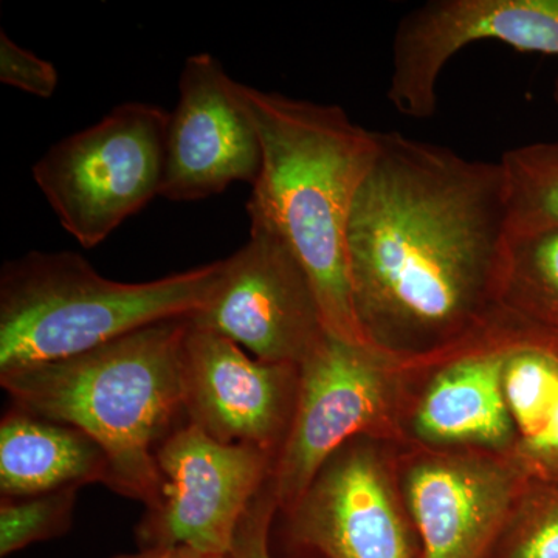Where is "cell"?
<instances>
[{"instance_id":"obj_1","label":"cell","mask_w":558,"mask_h":558,"mask_svg":"<svg viewBox=\"0 0 558 558\" xmlns=\"http://www.w3.org/2000/svg\"><path fill=\"white\" fill-rule=\"evenodd\" d=\"M352 207L348 271L368 343L424 354L481 332L501 310L509 255L499 161L376 131Z\"/></svg>"},{"instance_id":"obj_2","label":"cell","mask_w":558,"mask_h":558,"mask_svg":"<svg viewBox=\"0 0 558 558\" xmlns=\"http://www.w3.org/2000/svg\"><path fill=\"white\" fill-rule=\"evenodd\" d=\"M259 131L263 167L247 202L250 219L281 238L310 275L326 329L368 343L352 304L348 227L376 156V131L347 110L242 84Z\"/></svg>"},{"instance_id":"obj_3","label":"cell","mask_w":558,"mask_h":558,"mask_svg":"<svg viewBox=\"0 0 558 558\" xmlns=\"http://www.w3.org/2000/svg\"><path fill=\"white\" fill-rule=\"evenodd\" d=\"M189 317L154 323L57 362L0 373L10 403L87 433L109 458L108 487L143 502L160 498L157 450L189 424L182 349Z\"/></svg>"},{"instance_id":"obj_4","label":"cell","mask_w":558,"mask_h":558,"mask_svg":"<svg viewBox=\"0 0 558 558\" xmlns=\"http://www.w3.org/2000/svg\"><path fill=\"white\" fill-rule=\"evenodd\" d=\"M223 259L154 281L105 278L75 252H32L0 270V373L83 354L211 299Z\"/></svg>"},{"instance_id":"obj_5","label":"cell","mask_w":558,"mask_h":558,"mask_svg":"<svg viewBox=\"0 0 558 558\" xmlns=\"http://www.w3.org/2000/svg\"><path fill=\"white\" fill-rule=\"evenodd\" d=\"M168 120L160 106L123 102L33 165V180L81 247H97L160 196Z\"/></svg>"},{"instance_id":"obj_6","label":"cell","mask_w":558,"mask_h":558,"mask_svg":"<svg viewBox=\"0 0 558 558\" xmlns=\"http://www.w3.org/2000/svg\"><path fill=\"white\" fill-rule=\"evenodd\" d=\"M299 368L292 427L271 475L278 510L296 505L336 451L379 427L398 377L395 355L330 332Z\"/></svg>"},{"instance_id":"obj_7","label":"cell","mask_w":558,"mask_h":558,"mask_svg":"<svg viewBox=\"0 0 558 558\" xmlns=\"http://www.w3.org/2000/svg\"><path fill=\"white\" fill-rule=\"evenodd\" d=\"M161 492L135 526L138 549L189 545L227 554L253 499L270 483L277 457L220 444L185 424L157 450Z\"/></svg>"},{"instance_id":"obj_8","label":"cell","mask_w":558,"mask_h":558,"mask_svg":"<svg viewBox=\"0 0 558 558\" xmlns=\"http://www.w3.org/2000/svg\"><path fill=\"white\" fill-rule=\"evenodd\" d=\"M196 328L219 333L253 357L300 365L328 332L310 275L281 238L250 219L244 247L223 259L222 277Z\"/></svg>"},{"instance_id":"obj_9","label":"cell","mask_w":558,"mask_h":558,"mask_svg":"<svg viewBox=\"0 0 558 558\" xmlns=\"http://www.w3.org/2000/svg\"><path fill=\"white\" fill-rule=\"evenodd\" d=\"M263 167V145L242 83L230 78L218 58H186L179 100L170 112L160 196L196 202L236 182L253 183Z\"/></svg>"},{"instance_id":"obj_10","label":"cell","mask_w":558,"mask_h":558,"mask_svg":"<svg viewBox=\"0 0 558 558\" xmlns=\"http://www.w3.org/2000/svg\"><path fill=\"white\" fill-rule=\"evenodd\" d=\"M186 421L220 444L278 457L292 427L300 368L248 355L226 337L189 326L182 349Z\"/></svg>"},{"instance_id":"obj_11","label":"cell","mask_w":558,"mask_h":558,"mask_svg":"<svg viewBox=\"0 0 558 558\" xmlns=\"http://www.w3.org/2000/svg\"><path fill=\"white\" fill-rule=\"evenodd\" d=\"M278 512L301 558H414L387 470L362 438L336 451L296 505Z\"/></svg>"},{"instance_id":"obj_12","label":"cell","mask_w":558,"mask_h":558,"mask_svg":"<svg viewBox=\"0 0 558 558\" xmlns=\"http://www.w3.org/2000/svg\"><path fill=\"white\" fill-rule=\"evenodd\" d=\"M515 480L486 459L435 458L407 476L418 558H494L505 535Z\"/></svg>"},{"instance_id":"obj_13","label":"cell","mask_w":558,"mask_h":558,"mask_svg":"<svg viewBox=\"0 0 558 558\" xmlns=\"http://www.w3.org/2000/svg\"><path fill=\"white\" fill-rule=\"evenodd\" d=\"M542 329L469 352L440 369L418 403L417 435L435 444L508 446L515 424L505 396L506 360L513 344Z\"/></svg>"},{"instance_id":"obj_14","label":"cell","mask_w":558,"mask_h":558,"mask_svg":"<svg viewBox=\"0 0 558 558\" xmlns=\"http://www.w3.org/2000/svg\"><path fill=\"white\" fill-rule=\"evenodd\" d=\"M105 449L72 425L10 403L0 422V495L27 498L68 487H108Z\"/></svg>"},{"instance_id":"obj_15","label":"cell","mask_w":558,"mask_h":558,"mask_svg":"<svg viewBox=\"0 0 558 558\" xmlns=\"http://www.w3.org/2000/svg\"><path fill=\"white\" fill-rule=\"evenodd\" d=\"M509 240L558 229V140L506 150Z\"/></svg>"},{"instance_id":"obj_16","label":"cell","mask_w":558,"mask_h":558,"mask_svg":"<svg viewBox=\"0 0 558 558\" xmlns=\"http://www.w3.org/2000/svg\"><path fill=\"white\" fill-rule=\"evenodd\" d=\"M502 307L532 323L558 326V229L509 240Z\"/></svg>"},{"instance_id":"obj_17","label":"cell","mask_w":558,"mask_h":558,"mask_svg":"<svg viewBox=\"0 0 558 558\" xmlns=\"http://www.w3.org/2000/svg\"><path fill=\"white\" fill-rule=\"evenodd\" d=\"M80 487L61 488L27 498H2L0 556L68 534Z\"/></svg>"},{"instance_id":"obj_18","label":"cell","mask_w":558,"mask_h":558,"mask_svg":"<svg viewBox=\"0 0 558 558\" xmlns=\"http://www.w3.org/2000/svg\"><path fill=\"white\" fill-rule=\"evenodd\" d=\"M494 558H558V498L513 524L502 535Z\"/></svg>"},{"instance_id":"obj_19","label":"cell","mask_w":558,"mask_h":558,"mask_svg":"<svg viewBox=\"0 0 558 558\" xmlns=\"http://www.w3.org/2000/svg\"><path fill=\"white\" fill-rule=\"evenodd\" d=\"M0 83L38 98H51L60 84L54 64L24 49L5 32H0Z\"/></svg>"},{"instance_id":"obj_20","label":"cell","mask_w":558,"mask_h":558,"mask_svg":"<svg viewBox=\"0 0 558 558\" xmlns=\"http://www.w3.org/2000/svg\"><path fill=\"white\" fill-rule=\"evenodd\" d=\"M277 512L278 501L270 480L238 524L229 557L275 558L270 549V529Z\"/></svg>"},{"instance_id":"obj_21","label":"cell","mask_w":558,"mask_h":558,"mask_svg":"<svg viewBox=\"0 0 558 558\" xmlns=\"http://www.w3.org/2000/svg\"><path fill=\"white\" fill-rule=\"evenodd\" d=\"M521 442L527 461L543 475L558 480V387L537 424Z\"/></svg>"},{"instance_id":"obj_22","label":"cell","mask_w":558,"mask_h":558,"mask_svg":"<svg viewBox=\"0 0 558 558\" xmlns=\"http://www.w3.org/2000/svg\"><path fill=\"white\" fill-rule=\"evenodd\" d=\"M113 558H230L227 554L208 553L189 545L168 546V548L138 549L137 553L120 554Z\"/></svg>"},{"instance_id":"obj_23","label":"cell","mask_w":558,"mask_h":558,"mask_svg":"<svg viewBox=\"0 0 558 558\" xmlns=\"http://www.w3.org/2000/svg\"><path fill=\"white\" fill-rule=\"evenodd\" d=\"M557 330H558V326H557Z\"/></svg>"}]
</instances>
